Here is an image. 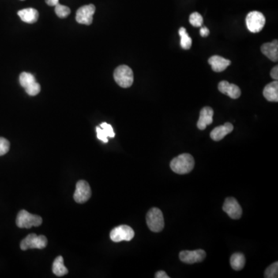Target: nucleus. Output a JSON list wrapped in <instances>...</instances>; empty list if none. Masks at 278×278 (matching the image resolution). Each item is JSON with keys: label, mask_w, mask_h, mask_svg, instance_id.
<instances>
[{"label": "nucleus", "mask_w": 278, "mask_h": 278, "mask_svg": "<svg viewBox=\"0 0 278 278\" xmlns=\"http://www.w3.org/2000/svg\"><path fill=\"white\" fill-rule=\"evenodd\" d=\"M47 245V239L43 235L37 236L35 234H29L20 243V248L23 250L28 249H44Z\"/></svg>", "instance_id": "7"}, {"label": "nucleus", "mask_w": 278, "mask_h": 278, "mask_svg": "<svg viewBox=\"0 0 278 278\" xmlns=\"http://www.w3.org/2000/svg\"><path fill=\"white\" fill-rule=\"evenodd\" d=\"M245 263H246V259L243 253H234L230 257V265L235 271H241L244 268Z\"/></svg>", "instance_id": "20"}, {"label": "nucleus", "mask_w": 278, "mask_h": 278, "mask_svg": "<svg viewBox=\"0 0 278 278\" xmlns=\"http://www.w3.org/2000/svg\"><path fill=\"white\" fill-rule=\"evenodd\" d=\"M46 3L50 6H55L59 3V0H45Z\"/></svg>", "instance_id": "32"}, {"label": "nucleus", "mask_w": 278, "mask_h": 278, "mask_svg": "<svg viewBox=\"0 0 278 278\" xmlns=\"http://www.w3.org/2000/svg\"><path fill=\"white\" fill-rule=\"evenodd\" d=\"M208 34H209V31H208V29L207 28V27H201V29H200V35H201L203 37L208 36Z\"/></svg>", "instance_id": "30"}, {"label": "nucleus", "mask_w": 278, "mask_h": 278, "mask_svg": "<svg viewBox=\"0 0 278 278\" xmlns=\"http://www.w3.org/2000/svg\"><path fill=\"white\" fill-rule=\"evenodd\" d=\"M9 148H10V143L7 139L0 137V156L7 153Z\"/></svg>", "instance_id": "26"}, {"label": "nucleus", "mask_w": 278, "mask_h": 278, "mask_svg": "<svg viewBox=\"0 0 278 278\" xmlns=\"http://www.w3.org/2000/svg\"><path fill=\"white\" fill-rule=\"evenodd\" d=\"M43 223V219L37 215L30 213L27 210L20 211L16 217V225L20 228L30 229L33 227H39Z\"/></svg>", "instance_id": "4"}, {"label": "nucleus", "mask_w": 278, "mask_h": 278, "mask_svg": "<svg viewBox=\"0 0 278 278\" xmlns=\"http://www.w3.org/2000/svg\"><path fill=\"white\" fill-rule=\"evenodd\" d=\"M271 76L275 80H278V67L275 66L273 69L271 70Z\"/></svg>", "instance_id": "29"}, {"label": "nucleus", "mask_w": 278, "mask_h": 278, "mask_svg": "<svg viewBox=\"0 0 278 278\" xmlns=\"http://www.w3.org/2000/svg\"><path fill=\"white\" fill-rule=\"evenodd\" d=\"M214 111L210 107H204L200 111V118L197 122V127L200 130H205L208 125L213 121Z\"/></svg>", "instance_id": "14"}, {"label": "nucleus", "mask_w": 278, "mask_h": 278, "mask_svg": "<svg viewBox=\"0 0 278 278\" xmlns=\"http://www.w3.org/2000/svg\"><path fill=\"white\" fill-rule=\"evenodd\" d=\"M208 64L212 67L213 71L222 72L230 66L231 61L220 56L216 55L212 56L208 59Z\"/></svg>", "instance_id": "17"}, {"label": "nucleus", "mask_w": 278, "mask_h": 278, "mask_svg": "<svg viewBox=\"0 0 278 278\" xmlns=\"http://www.w3.org/2000/svg\"><path fill=\"white\" fill-rule=\"evenodd\" d=\"M234 131V125L231 123H225L223 125L216 127L211 132L210 137L213 141H221L222 139Z\"/></svg>", "instance_id": "15"}, {"label": "nucleus", "mask_w": 278, "mask_h": 278, "mask_svg": "<svg viewBox=\"0 0 278 278\" xmlns=\"http://www.w3.org/2000/svg\"><path fill=\"white\" fill-rule=\"evenodd\" d=\"M100 127L104 131L107 137L114 138L115 136V133H114L112 126L111 125H109V124L106 123V122H103V123L101 124Z\"/></svg>", "instance_id": "27"}, {"label": "nucleus", "mask_w": 278, "mask_h": 278, "mask_svg": "<svg viewBox=\"0 0 278 278\" xmlns=\"http://www.w3.org/2000/svg\"><path fill=\"white\" fill-rule=\"evenodd\" d=\"M18 16H20L22 21L32 24L37 21L39 18V13L36 9L34 8H27V9L19 11Z\"/></svg>", "instance_id": "18"}, {"label": "nucleus", "mask_w": 278, "mask_h": 278, "mask_svg": "<svg viewBox=\"0 0 278 278\" xmlns=\"http://www.w3.org/2000/svg\"><path fill=\"white\" fill-rule=\"evenodd\" d=\"M91 196V189L88 182L84 180H80L76 185L73 199L77 204H84L88 201Z\"/></svg>", "instance_id": "9"}, {"label": "nucleus", "mask_w": 278, "mask_h": 278, "mask_svg": "<svg viewBox=\"0 0 278 278\" xmlns=\"http://www.w3.org/2000/svg\"><path fill=\"white\" fill-rule=\"evenodd\" d=\"M20 84L30 96H36L41 90V87L36 82L34 75L27 72L20 73Z\"/></svg>", "instance_id": "5"}, {"label": "nucleus", "mask_w": 278, "mask_h": 278, "mask_svg": "<svg viewBox=\"0 0 278 278\" xmlns=\"http://www.w3.org/2000/svg\"><path fill=\"white\" fill-rule=\"evenodd\" d=\"M178 34L181 37L180 44L182 48L184 50H189L192 46L193 40L191 39L190 36L188 35L186 30L184 27H181L178 31Z\"/></svg>", "instance_id": "22"}, {"label": "nucleus", "mask_w": 278, "mask_h": 278, "mask_svg": "<svg viewBox=\"0 0 278 278\" xmlns=\"http://www.w3.org/2000/svg\"><path fill=\"white\" fill-rule=\"evenodd\" d=\"M261 52L271 61L277 62L278 61V41L275 39L271 43H264L261 46Z\"/></svg>", "instance_id": "16"}, {"label": "nucleus", "mask_w": 278, "mask_h": 278, "mask_svg": "<svg viewBox=\"0 0 278 278\" xmlns=\"http://www.w3.org/2000/svg\"><path fill=\"white\" fill-rule=\"evenodd\" d=\"M207 257V253L204 250L199 249L196 250H182L179 253V259L185 264H193L202 262Z\"/></svg>", "instance_id": "10"}, {"label": "nucleus", "mask_w": 278, "mask_h": 278, "mask_svg": "<svg viewBox=\"0 0 278 278\" xmlns=\"http://www.w3.org/2000/svg\"><path fill=\"white\" fill-rule=\"evenodd\" d=\"M264 98L271 102H278V82L275 80L274 82L270 83L266 86L263 92Z\"/></svg>", "instance_id": "19"}, {"label": "nucleus", "mask_w": 278, "mask_h": 278, "mask_svg": "<svg viewBox=\"0 0 278 278\" xmlns=\"http://www.w3.org/2000/svg\"><path fill=\"white\" fill-rule=\"evenodd\" d=\"M265 16L258 11H253L248 13L246 18V27L253 34L260 32L265 25Z\"/></svg>", "instance_id": "6"}, {"label": "nucleus", "mask_w": 278, "mask_h": 278, "mask_svg": "<svg viewBox=\"0 0 278 278\" xmlns=\"http://www.w3.org/2000/svg\"><path fill=\"white\" fill-rule=\"evenodd\" d=\"M96 132L97 137H98V139H99V140L103 141L104 143L108 142V137H107V136L106 135L104 131L100 126L97 127Z\"/></svg>", "instance_id": "28"}, {"label": "nucleus", "mask_w": 278, "mask_h": 278, "mask_svg": "<svg viewBox=\"0 0 278 278\" xmlns=\"http://www.w3.org/2000/svg\"><path fill=\"white\" fill-rule=\"evenodd\" d=\"M114 78L120 87L128 88L134 82V73L129 66L121 65L114 70Z\"/></svg>", "instance_id": "2"}, {"label": "nucleus", "mask_w": 278, "mask_h": 278, "mask_svg": "<svg viewBox=\"0 0 278 278\" xmlns=\"http://www.w3.org/2000/svg\"><path fill=\"white\" fill-rule=\"evenodd\" d=\"M223 209L231 219H238L242 216V208L238 201L234 197L226 199Z\"/></svg>", "instance_id": "12"}, {"label": "nucleus", "mask_w": 278, "mask_h": 278, "mask_svg": "<svg viewBox=\"0 0 278 278\" xmlns=\"http://www.w3.org/2000/svg\"><path fill=\"white\" fill-rule=\"evenodd\" d=\"M155 277L156 278H170V276L163 271H158Z\"/></svg>", "instance_id": "31"}, {"label": "nucleus", "mask_w": 278, "mask_h": 278, "mask_svg": "<svg viewBox=\"0 0 278 278\" xmlns=\"http://www.w3.org/2000/svg\"><path fill=\"white\" fill-rule=\"evenodd\" d=\"M146 222L148 228L154 233H159L165 227V220L163 214L159 208H151L146 215Z\"/></svg>", "instance_id": "3"}, {"label": "nucleus", "mask_w": 278, "mask_h": 278, "mask_svg": "<svg viewBox=\"0 0 278 278\" xmlns=\"http://www.w3.org/2000/svg\"><path fill=\"white\" fill-rule=\"evenodd\" d=\"M52 270H53L54 275L58 277L64 276V275H66L68 273V268L65 267V264H64L63 257L59 256L54 260Z\"/></svg>", "instance_id": "21"}, {"label": "nucleus", "mask_w": 278, "mask_h": 278, "mask_svg": "<svg viewBox=\"0 0 278 278\" xmlns=\"http://www.w3.org/2000/svg\"><path fill=\"white\" fill-rule=\"evenodd\" d=\"M189 23L193 27H201L203 23H204V19H203L201 14L197 13V12H195L189 16Z\"/></svg>", "instance_id": "24"}, {"label": "nucleus", "mask_w": 278, "mask_h": 278, "mask_svg": "<svg viewBox=\"0 0 278 278\" xmlns=\"http://www.w3.org/2000/svg\"><path fill=\"white\" fill-rule=\"evenodd\" d=\"M278 277V262L274 263L266 269L264 278H277Z\"/></svg>", "instance_id": "25"}, {"label": "nucleus", "mask_w": 278, "mask_h": 278, "mask_svg": "<svg viewBox=\"0 0 278 278\" xmlns=\"http://www.w3.org/2000/svg\"><path fill=\"white\" fill-rule=\"evenodd\" d=\"M218 89L222 94L228 95L232 99H237L241 95V91L238 86L234 84H230L227 80H223L219 82Z\"/></svg>", "instance_id": "13"}, {"label": "nucleus", "mask_w": 278, "mask_h": 278, "mask_svg": "<svg viewBox=\"0 0 278 278\" xmlns=\"http://www.w3.org/2000/svg\"><path fill=\"white\" fill-rule=\"evenodd\" d=\"M55 13L60 18H66L70 13V9L66 5L58 3L55 5Z\"/></svg>", "instance_id": "23"}, {"label": "nucleus", "mask_w": 278, "mask_h": 278, "mask_svg": "<svg viewBox=\"0 0 278 278\" xmlns=\"http://www.w3.org/2000/svg\"><path fill=\"white\" fill-rule=\"evenodd\" d=\"M95 10H96V8L93 4L81 6L79 8L76 13V20L80 24L91 25L93 22V16L95 14Z\"/></svg>", "instance_id": "11"}, {"label": "nucleus", "mask_w": 278, "mask_h": 278, "mask_svg": "<svg viewBox=\"0 0 278 278\" xmlns=\"http://www.w3.org/2000/svg\"><path fill=\"white\" fill-rule=\"evenodd\" d=\"M135 237V231L132 227L127 225H121L113 229L110 234L111 240L114 242L118 243L121 241H130Z\"/></svg>", "instance_id": "8"}, {"label": "nucleus", "mask_w": 278, "mask_h": 278, "mask_svg": "<svg viewBox=\"0 0 278 278\" xmlns=\"http://www.w3.org/2000/svg\"><path fill=\"white\" fill-rule=\"evenodd\" d=\"M195 166V160L190 154L185 153L174 158L170 162V168L174 173L185 175L191 173Z\"/></svg>", "instance_id": "1"}]
</instances>
